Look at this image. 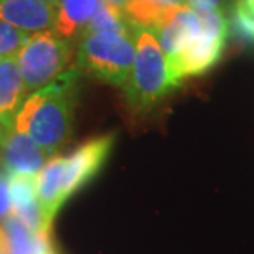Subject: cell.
<instances>
[{
  "label": "cell",
  "mask_w": 254,
  "mask_h": 254,
  "mask_svg": "<svg viewBox=\"0 0 254 254\" xmlns=\"http://www.w3.org/2000/svg\"><path fill=\"white\" fill-rule=\"evenodd\" d=\"M78 68L63 71L52 83L30 93L13 121V130L30 135L53 157L73 134L79 96Z\"/></svg>",
  "instance_id": "1"
},
{
  "label": "cell",
  "mask_w": 254,
  "mask_h": 254,
  "mask_svg": "<svg viewBox=\"0 0 254 254\" xmlns=\"http://www.w3.org/2000/svg\"><path fill=\"white\" fill-rule=\"evenodd\" d=\"M135 58L124 84V99L130 111L145 114L155 109L179 88L170 76L169 64L152 28L135 25Z\"/></svg>",
  "instance_id": "2"
},
{
  "label": "cell",
  "mask_w": 254,
  "mask_h": 254,
  "mask_svg": "<svg viewBox=\"0 0 254 254\" xmlns=\"http://www.w3.org/2000/svg\"><path fill=\"white\" fill-rule=\"evenodd\" d=\"M135 58L134 35L91 33L79 40L76 68L101 83L124 88Z\"/></svg>",
  "instance_id": "3"
},
{
  "label": "cell",
  "mask_w": 254,
  "mask_h": 254,
  "mask_svg": "<svg viewBox=\"0 0 254 254\" xmlns=\"http://www.w3.org/2000/svg\"><path fill=\"white\" fill-rule=\"evenodd\" d=\"M74 45L53 28L32 33L17 55L27 93H35L66 71Z\"/></svg>",
  "instance_id": "4"
},
{
  "label": "cell",
  "mask_w": 254,
  "mask_h": 254,
  "mask_svg": "<svg viewBox=\"0 0 254 254\" xmlns=\"http://www.w3.org/2000/svg\"><path fill=\"white\" fill-rule=\"evenodd\" d=\"M200 17L201 30L190 47L175 63L169 64L170 76L177 84L187 78L206 73L223 57L228 37V22L223 10H195Z\"/></svg>",
  "instance_id": "5"
},
{
  "label": "cell",
  "mask_w": 254,
  "mask_h": 254,
  "mask_svg": "<svg viewBox=\"0 0 254 254\" xmlns=\"http://www.w3.org/2000/svg\"><path fill=\"white\" fill-rule=\"evenodd\" d=\"M114 144L116 134H103L86 140L71 154L64 155V175L62 189L63 205L103 169Z\"/></svg>",
  "instance_id": "6"
},
{
  "label": "cell",
  "mask_w": 254,
  "mask_h": 254,
  "mask_svg": "<svg viewBox=\"0 0 254 254\" xmlns=\"http://www.w3.org/2000/svg\"><path fill=\"white\" fill-rule=\"evenodd\" d=\"M50 159L32 137L13 129L0 145V169L8 175H37Z\"/></svg>",
  "instance_id": "7"
},
{
  "label": "cell",
  "mask_w": 254,
  "mask_h": 254,
  "mask_svg": "<svg viewBox=\"0 0 254 254\" xmlns=\"http://www.w3.org/2000/svg\"><path fill=\"white\" fill-rule=\"evenodd\" d=\"M57 7L43 0H0V22L27 33L50 30L55 25Z\"/></svg>",
  "instance_id": "8"
},
{
  "label": "cell",
  "mask_w": 254,
  "mask_h": 254,
  "mask_svg": "<svg viewBox=\"0 0 254 254\" xmlns=\"http://www.w3.org/2000/svg\"><path fill=\"white\" fill-rule=\"evenodd\" d=\"M12 215L35 235H50L37 198V175H8Z\"/></svg>",
  "instance_id": "9"
},
{
  "label": "cell",
  "mask_w": 254,
  "mask_h": 254,
  "mask_svg": "<svg viewBox=\"0 0 254 254\" xmlns=\"http://www.w3.org/2000/svg\"><path fill=\"white\" fill-rule=\"evenodd\" d=\"M27 96L17 57L0 58V123L7 127V130L13 129L15 116Z\"/></svg>",
  "instance_id": "10"
},
{
  "label": "cell",
  "mask_w": 254,
  "mask_h": 254,
  "mask_svg": "<svg viewBox=\"0 0 254 254\" xmlns=\"http://www.w3.org/2000/svg\"><path fill=\"white\" fill-rule=\"evenodd\" d=\"M64 175V157L53 155L37 174V198L43 211L45 225L50 230L52 223L63 206L62 189Z\"/></svg>",
  "instance_id": "11"
},
{
  "label": "cell",
  "mask_w": 254,
  "mask_h": 254,
  "mask_svg": "<svg viewBox=\"0 0 254 254\" xmlns=\"http://www.w3.org/2000/svg\"><path fill=\"white\" fill-rule=\"evenodd\" d=\"M98 5L99 0H58L53 30L74 45L83 38Z\"/></svg>",
  "instance_id": "12"
},
{
  "label": "cell",
  "mask_w": 254,
  "mask_h": 254,
  "mask_svg": "<svg viewBox=\"0 0 254 254\" xmlns=\"http://www.w3.org/2000/svg\"><path fill=\"white\" fill-rule=\"evenodd\" d=\"M134 28L135 23L130 22V18L127 17L124 10L108 3L106 0H99L98 8H96L94 15L91 17L88 27L84 30V35H91V33L134 35Z\"/></svg>",
  "instance_id": "13"
},
{
  "label": "cell",
  "mask_w": 254,
  "mask_h": 254,
  "mask_svg": "<svg viewBox=\"0 0 254 254\" xmlns=\"http://www.w3.org/2000/svg\"><path fill=\"white\" fill-rule=\"evenodd\" d=\"M185 5V0H130L124 8L132 23L154 28L172 10Z\"/></svg>",
  "instance_id": "14"
},
{
  "label": "cell",
  "mask_w": 254,
  "mask_h": 254,
  "mask_svg": "<svg viewBox=\"0 0 254 254\" xmlns=\"http://www.w3.org/2000/svg\"><path fill=\"white\" fill-rule=\"evenodd\" d=\"M7 236L8 254H35V233L28 230L15 215H10L2 223Z\"/></svg>",
  "instance_id": "15"
},
{
  "label": "cell",
  "mask_w": 254,
  "mask_h": 254,
  "mask_svg": "<svg viewBox=\"0 0 254 254\" xmlns=\"http://www.w3.org/2000/svg\"><path fill=\"white\" fill-rule=\"evenodd\" d=\"M233 27L243 42L254 45V0L233 2Z\"/></svg>",
  "instance_id": "16"
},
{
  "label": "cell",
  "mask_w": 254,
  "mask_h": 254,
  "mask_svg": "<svg viewBox=\"0 0 254 254\" xmlns=\"http://www.w3.org/2000/svg\"><path fill=\"white\" fill-rule=\"evenodd\" d=\"M32 33L12 27V25L0 22V58L17 57L25 42Z\"/></svg>",
  "instance_id": "17"
},
{
  "label": "cell",
  "mask_w": 254,
  "mask_h": 254,
  "mask_svg": "<svg viewBox=\"0 0 254 254\" xmlns=\"http://www.w3.org/2000/svg\"><path fill=\"white\" fill-rule=\"evenodd\" d=\"M12 215V200H10L8 174L0 169V225Z\"/></svg>",
  "instance_id": "18"
},
{
  "label": "cell",
  "mask_w": 254,
  "mask_h": 254,
  "mask_svg": "<svg viewBox=\"0 0 254 254\" xmlns=\"http://www.w3.org/2000/svg\"><path fill=\"white\" fill-rule=\"evenodd\" d=\"M0 254H8V245H7V236L2 225H0Z\"/></svg>",
  "instance_id": "19"
},
{
  "label": "cell",
  "mask_w": 254,
  "mask_h": 254,
  "mask_svg": "<svg viewBox=\"0 0 254 254\" xmlns=\"http://www.w3.org/2000/svg\"><path fill=\"white\" fill-rule=\"evenodd\" d=\"M106 2L111 3V5H114V7H118L121 10H124L127 5L130 3V0H106Z\"/></svg>",
  "instance_id": "20"
},
{
  "label": "cell",
  "mask_w": 254,
  "mask_h": 254,
  "mask_svg": "<svg viewBox=\"0 0 254 254\" xmlns=\"http://www.w3.org/2000/svg\"><path fill=\"white\" fill-rule=\"evenodd\" d=\"M8 132H10V130H7V127H5L2 123H0V145H2L3 142H5V139H7Z\"/></svg>",
  "instance_id": "21"
},
{
  "label": "cell",
  "mask_w": 254,
  "mask_h": 254,
  "mask_svg": "<svg viewBox=\"0 0 254 254\" xmlns=\"http://www.w3.org/2000/svg\"><path fill=\"white\" fill-rule=\"evenodd\" d=\"M43 2H47V3H50V5H53V7H57L58 0H43Z\"/></svg>",
  "instance_id": "22"
},
{
  "label": "cell",
  "mask_w": 254,
  "mask_h": 254,
  "mask_svg": "<svg viewBox=\"0 0 254 254\" xmlns=\"http://www.w3.org/2000/svg\"><path fill=\"white\" fill-rule=\"evenodd\" d=\"M191 2H193V0H185V3H187V5H190Z\"/></svg>",
  "instance_id": "23"
}]
</instances>
